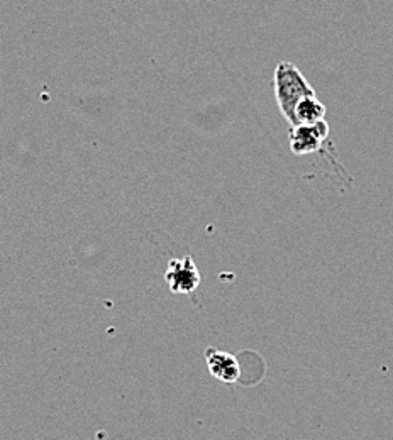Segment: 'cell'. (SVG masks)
Instances as JSON below:
<instances>
[{
    "instance_id": "obj_1",
    "label": "cell",
    "mask_w": 393,
    "mask_h": 440,
    "mask_svg": "<svg viewBox=\"0 0 393 440\" xmlns=\"http://www.w3.org/2000/svg\"><path fill=\"white\" fill-rule=\"evenodd\" d=\"M273 86H275L277 102L281 114L293 126L295 107L305 97L315 95L314 88L305 80V76L302 75L300 69L295 65L288 63V61H281L277 67L275 76H273Z\"/></svg>"
},
{
    "instance_id": "obj_2",
    "label": "cell",
    "mask_w": 393,
    "mask_h": 440,
    "mask_svg": "<svg viewBox=\"0 0 393 440\" xmlns=\"http://www.w3.org/2000/svg\"><path fill=\"white\" fill-rule=\"evenodd\" d=\"M165 281L171 293L190 295L200 285V271L190 256L171 259L165 271Z\"/></svg>"
},
{
    "instance_id": "obj_3",
    "label": "cell",
    "mask_w": 393,
    "mask_h": 440,
    "mask_svg": "<svg viewBox=\"0 0 393 440\" xmlns=\"http://www.w3.org/2000/svg\"><path fill=\"white\" fill-rule=\"evenodd\" d=\"M327 135H329V126L326 121L310 126H295L290 133V147L298 156L315 153L321 149Z\"/></svg>"
},
{
    "instance_id": "obj_4",
    "label": "cell",
    "mask_w": 393,
    "mask_h": 440,
    "mask_svg": "<svg viewBox=\"0 0 393 440\" xmlns=\"http://www.w3.org/2000/svg\"><path fill=\"white\" fill-rule=\"evenodd\" d=\"M206 363L208 371L215 380L226 385H234L241 378V364L236 356L220 349L208 347L206 351Z\"/></svg>"
},
{
    "instance_id": "obj_5",
    "label": "cell",
    "mask_w": 393,
    "mask_h": 440,
    "mask_svg": "<svg viewBox=\"0 0 393 440\" xmlns=\"http://www.w3.org/2000/svg\"><path fill=\"white\" fill-rule=\"evenodd\" d=\"M326 107L315 95L305 97L295 107L293 112V127L295 126H310L317 122L326 121Z\"/></svg>"
}]
</instances>
